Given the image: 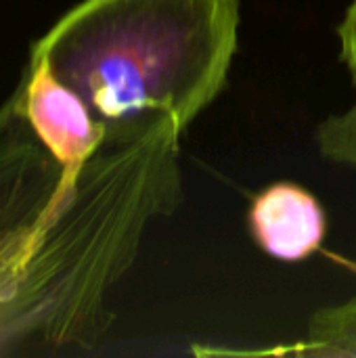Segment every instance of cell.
Instances as JSON below:
<instances>
[{
    "label": "cell",
    "mask_w": 356,
    "mask_h": 358,
    "mask_svg": "<svg viewBox=\"0 0 356 358\" xmlns=\"http://www.w3.org/2000/svg\"><path fill=\"white\" fill-rule=\"evenodd\" d=\"M239 23V0H80L29 55L84 99L107 138L153 115L185 132L222 92Z\"/></svg>",
    "instance_id": "2"
},
{
    "label": "cell",
    "mask_w": 356,
    "mask_h": 358,
    "mask_svg": "<svg viewBox=\"0 0 356 358\" xmlns=\"http://www.w3.org/2000/svg\"><path fill=\"white\" fill-rule=\"evenodd\" d=\"M4 103L27 122L63 172H78L107 138L84 99L42 57H27L23 76Z\"/></svg>",
    "instance_id": "4"
},
{
    "label": "cell",
    "mask_w": 356,
    "mask_h": 358,
    "mask_svg": "<svg viewBox=\"0 0 356 358\" xmlns=\"http://www.w3.org/2000/svg\"><path fill=\"white\" fill-rule=\"evenodd\" d=\"M283 352L298 357L356 358V298L317 310L308 321L306 338Z\"/></svg>",
    "instance_id": "6"
},
{
    "label": "cell",
    "mask_w": 356,
    "mask_h": 358,
    "mask_svg": "<svg viewBox=\"0 0 356 358\" xmlns=\"http://www.w3.org/2000/svg\"><path fill=\"white\" fill-rule=\"evenodd\" d=\"M180 128L153 115L107 138L78 170L0 292V357L92 350L109 331L111 287L155 218L185 201Z\"/></svg>",
    "instance_id": "1"
},
{
    "label": "cell",
    "mask_w": 356,
    "mask_h": 358,
    "mask_svg": "<svg viewBox=\"0 0 356 358\" xmlns=\"http://www.w3.org/2000/svg\"><path fill=\"white\" fill-rule=\"evenodd\" d=\"M338 40H340V57L356 82V0H350V4L346 6L340 19Z\"/></svg>",
    "instance_id": "8"
},
{
    "label": "cell",
    "mask_w": 356,
    "mask_h": 358,
    "mask_svg": "<svg viewBox=\"0 0 356 358\" xmlns=\"http://www.w3.org/2000/svg\"><path fill=\"white\" fill-rule=\"evenodd\" d=\"M250 233L275 260L302 262L325 241L327 218L319 199L294 182H275L250 206Z\"/></svg>",
    "instance_id": "5"
},
{
    "label": "cell",
    "mask_w": 356,
    "mask_h": 358,
    "mask_svg": "<svg viewBox=\"0 0 356 358\" xmlns=\"http://www.w3.org/2000/svg\"><path fill=\"white\" fill-rule=\"evenodd\" d=\"M317 147L325 159L356 168V101L317 126Z\"/></svg>",
    "instance_id": "7"
},
{
    "label": "cell",
    "mask_w": 356,
    "mask_h": 358,
    "mask_svg": "<svg viewBox=\"0 0 356 358\" xmlns=\"http://www.w3.org/2000/svg\"><path fill=\"white\" fill-rule=\"evenodd\" d=\"M63 187V168L6 103L0 107V292L27 256Z\"/></svg>",
    "instance_id": "3"
}]
</instances>
